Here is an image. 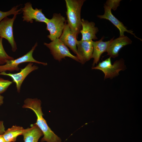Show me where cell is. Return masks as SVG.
Masks as SVG:
<instances>
[{"mask_svg":"<svg viewBox=\"0 0 142 142\" xmlns=\"http://www.w3.org/2000/svg\"><path fill=\"white\" fill-rule=\"evenodd\" d=\"M41 105V102L40 99L27 98L24 100L22 107L32 110L36 114L37 120L35 124L41 130L44 135L41 142H62L60 138L51 130L43 117Z\"/></svg>","mask_w":142,"mask_h":142,"instance_id":"6da1fadb","label":"cell"},{"mask_svg":"<svg viewBox=\"0 0 142 142\" xmlns=\"http://www.w3.org/2000/svg\"><path fill=\"white\" fill-rule=\"evenodd\" d=\"M68 24L77 38L82 29L80 13L85 0H65Z\"/></svg>","mask_w":142,"mask_h":142,"instance_id":"7a4b0ae2","label":"cell"},{"mask_svg":"<svg viewBox=\"0 0 142 142\" xmlns=\"http://www.w3.org/2000/svg\"><path fill=\"white\" fill-rule=\"evenodd\" d=\"M111 57H110L101 62H100L96 67H92V69H99L102 71L105 75L104 79L113 78L119 75V72L126 69L124 60L121 58L115 61L113 64H111Z\"/></svg>","mask_w":142,"mask_h":142,"instance_id":"3957f363","label":"cell"},{"mask_svg":"<svg viewBox=\"0 0 142 142\" xmlns=\"http://www.w3.org/2000/svg\"><path fill=\"white\" fill-rule=\"evenodd\" d=\"M37 45L38 43L36 42L31 49L24 55L15 59L8 60L4 64L0 65V73L7 71L10 72L19 71L20 69L18 67L19 65L21 63L27 62H34L44 65H47V63L37 61L34 59L33 56V52Z\"/></svg>","mask_w":142,"mask_h":142,"instance_id":"277c9868","label":"cell"},{"mask_svg":"<svg viewBox=\"0 0 142 142\" xmlns=\"http://www.w3.org/2000/svg\"><path fill=\"white\" fill-rule=\"evenodd\" d=\"M44 44L50 49L54 58L59 61L66 57L70 58L80 62L76 56L72 55L67 46L59 39H55L49 43H44Z\"/></svg>","mask_w":142,"mask_h":142,"instance_id":"5b68a950","label":"cell"},{"mask_svg":"<svg viewBox=\"0 0 142 142\" xmlns=\"http://www.w3.org/2000/svg\"><path fill=\"white\" fill-rule=\"evenodd\" d=\"M66 22L65 18L60 13L54 14L52 18L49 19L46 23V29L49 32L47 37L52 41L59 38L62 34Z\"/></svg>","mask_w":142,"mask_h":142,"instance_id":"8992f818","label":"cell"},{"mask_svg":"<svg viewBox=\"0 0 142 142\" xmlns=\"http://www.w3.org/2000/svg\"><path fill=\"white\" fill-rule=\"evenodd\" d=\"M17 15H14L12 18L6 17L0 22V37L7 40L11 46L12 51L14 52L17 49L13 29V24Z\"/></svg>","mask_w":142,"mask_h":142,"instance_id":"52a82bcc","label":"cell"},{"mask_svg":"<svg viewBox=\"0 0 142 142\" xmlns=\"http://www.w3.org/2000/svg\"><path fill=\"white\" fill-rule=\"evenodd\" d=\"M21 10L23 13V21L32 23L34 20L36 22L46 23L49 19L43 13L42 9H33L30 2L26 3L24 7L21 8Z\"/></svg>","mask_w":142,"mask_h":142,"instance_id":"ba28073f","label":"cell"},{"mask_svg":"<svg viewBox=\"0 0 142 142\" xmlns=\"http://www.w3.org/2000/svg\"><path fill=\"white\" fill-rule=\"evenodd\" d=\"M32 62H29L24 68L21 69L20 71L16 73H7L5 72L0 73V75L9 76L12 79L13 81L15 83L17 92H20L21 85L27 76L32 72L38 69L37 66L33 65Z\"/></svg>","mask_w":142,"mask_h":142,"instance_id":"9c48e42d","label":"cell"},{"mask_svg":"<svg viewBox=\"0 0 142 142\" xmlns=\"http://www.w3.org/2000/svg\"><path fill=\"white\" fill-rule=\"evenodd\" d=\"M92 41L77 40L76 57L82 64H84L92 58L93 51Z\"/></svg>","mask_w":142,"mask_h":142,"instance_id":"30bf717a","label":"cell"},{"mask_svg":"<svg viewBox=\"0 0 142 142\" xmlns=\"http://www.w3.org/2000/svg\"><path fill=\"white\" fill-rule=\"evenodd\" d=\"M104 13L103 15H98L97 17L101 19H105L109 21L115 26L116 27L119 31V36H124V33L127 32L133 35L135 38L142 41V40L136 37L133 31L131 30H128L126 27L124 25L123 23L120 21L112 14L111 12V8L109 6L104 4Z\"/></svg>","mask_w":142,"mask_h":142,"instance_id":"8fae6325","label":"cell"},{"mask_svg":"<svg viewBox=\"0 0 142 142\" xmlns=\"http://www.w3.org/2000/svg\"><path fill=\"white\" fill-rule=\"evenodd\" d=\"M132 40L126 36H119L111 41L108 46L107 55L113 58L118 56L119 52L123 47L131 44Z\"/></svg>","mask_w":142,"mask_h":142,"instance_id":"7c38bea8","label":"cell"},{"mask_svg":"<svg viewBox=\"0 0 142 142\" xmlns=\"http://www.w3.org/2000/svg\"><path fill=\"white\" fill-rule=\"evenodd\" d=\"M81 24L82 29L80 31L82 35L81 40L88 41L97 39L96 34L99 29L98 27H95L94 22H89L83 18L81 19Z\"/></svg>","mask_w":142,"mask_h":142,"instance_id":"4fadbf2b","label":"cell"},{"mask_svg":"<svg viewBox=\"0 0 142 142\" xmlns=\"http://www.w3.org/2000/svg\"><path fill=\"white\" fill-rule=\"evenodd\" d=\"M59 39L77 54V40L71 30L69 25L65 23L62 33Z\"/></svg>","mask_w":142,"mask_h":142,"instance_id":"5bb4252c","label":"cell"},{"mask_svg":"<svg viewBox=\"0 0 142 142\" xmlns=\"http://www.w3.org/2000/svg\"><path fill=\"white\" fill-rule=\"evenodd\" d=\"M104 38V37L103 36L98 41L95 42L92 41L93 51L92 58L94 59L92 67H94L95 64H97L102 54L107 52L109 44L114 37L110 40L105 42L103 41Z\"/></svg>","mask_w":142,"mask_h":142,"instance_id":"9a60e30c","label":"cell"},{"mask_svg":"<svg viewBox=\"0 0 142 142\" xmlns=\"http://www.w3.org/2000/svg\"><path fill=\"white\" fill-rule=\"evenodd\" d=\"M22 135L24 142H38L43 134L39 127L34 124L31 125L30 128L24 129Z\"/></svg>","mask_w":142,"mask_h":142,"instance_id":"2e32d148","label":"cell"},{"mask_svg":"<svg viewBox=\"0 0 142 142\" xmlns=\"http://www.w3.org/2000/svg\"><path fill=\"white\" fill-rule=\"evenodd\" d=\"M24 129L22 126L13 125L5 131L3 135L7 142H14L18 136L22 135Z\"/></svg>","mask_w":142,"mask_h":142,"instance_id":"e0dca14e","label":"cell"},{"mask_svg":"<svg viewBox=\"0 0 142 142\" xmlns=\"http://www.w3.org/2000/svg\"><path fill=\"white\" fill-rule=\"evenodd\" d=\"M3 38L0 37V65L5 64L7 61L12 60L14 58L8 55L5 51L2 44Z\"/></svg>","mask_w":142,"mask_h":142,"instance_id":"ac0fdd59","label":"cell"},{"mask_svg":"<svg viewBox=\"0 0 142 142\" xmlns=\"http://www.w3.org/2000/svg\"><path fill=\"white\" fill-rule=\"evenodd\" d=\"M20 5H17L13 7L10 10L6 12L0 10V22L6 17L11 15H18L21 13V8L18 9Z\"/></svg>","mask_w":142,"mask_h":142,"instance_id":"d6986e66","label":"cell"},{"mask_svg":"<svg viewBox=\"0 0 142 142\" xmlns=\"http://www.w3.org/2000/svg\"><path fill=\"white\" fill-rule=\"evenodd\" d=\"M12 83V82L9 80L0 78V94L5 91Z\"/></svg>","mask_w":142,"mask_h":142,"instance_id":"ffe728a7","label":"cell"},{"mask_svg":"<svg viewBox=\"0 0 142 142\" xmlns=\"http://www.w3.org/2000/svg\"><path fill=\"white\" fill-rule=\"evenodd\" d=\"M120 0H108L104 4L110 7L111 9L114 11L116 10L117 7L120 5Z\"/></svg>","mask_w":142,"mask_h":142,"instance_id":"44dd1931","label":"cell"},{"mask_svg":"<svg viewBox=\"0 0 142 142\" xmlns=\"http://www.w3.org/2000/svg\"><path fill=\"white\" fill-rule=\"evenodd\" d=\"M5 131L3 122L0 121V135H3Z\"/></svg>","mask_w":142,"mask_h":142,"instance_id":"7402d4cb","label":"cell"},{"mask_svg":"<svg viewBox=\"0 0 142 142\" xmlns=\"http://www.w3.org/2000/svg\"><path fill=\"white\" fill-rule=\"evenodd\" d=\"M4 97L0 95V106L3 103Z\"/></svg>","mask_w":142,"mask_h":142,"instance_id":"603a6c76","label":"cell"},{"mask_svg":"<svg viewBox=\"0 0 142 142\" xmlns=\"http://www.w3.org/2000/svg\"><path fill=\"white\" fill-rule=\"evenodd\" d=\"M0 142H7L4 138L3 135H0Z\"/></svg>","mask_w":142,"mask_h":142,"instance_id":"cb8c5ba5","label":"cell"}]
</instances>
